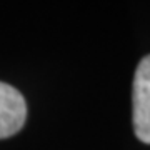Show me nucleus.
Listing matches in <instances>:
<instances>
[{
  "label": "nucleus",
  "mask_w": 150,
  "mask_h": 150,
  "mask_svg": "<svg viewBox=\"0 0 150 150\" xmlns=\"http://www.w3.org/2000/svg\"><path fill=\"white\" fill-rule=\"evenodd\" d=\"M134 132L144 144H150V55L140 60L134 77Z\"/></svg>",
  "instance_id": "1"
},
{
  "label": "nucleus",
  "mask_w": 150,
  "mask_h": 150,
  "mask_svg": "<svg viewBox=\"0 0 150 150\" xmlns=\"http://www.w3.org/2000/svg\"><path fill=\"white\" fill-rule=\"evenodd\" d=\"M27 118L25 98L15 87L0 82V139L20 132Z\"/></svg>",
  "instance_id": "2"
}]
</instances>
